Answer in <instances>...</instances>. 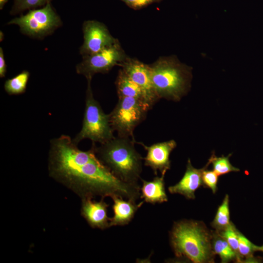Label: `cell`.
Segmentation results:
<instances>
[{"instance_id": "10", "label": "cell", "mask_w": 263, "mask_h": 263, "mask_svg": "<svg viewBox=\"0 0 263 263\" xmlns=\"http://www.w3.org/2000/svg\"><path fill=\"white\" fill-rule=\"evenodd\" d=\"M120 67L141 88L151 108L160 99L152 84L149 65L129 56Z\"/></svg>"}, {"instance_id": "11", "label": "cell", "mask_w": 263, "mask_h": 263, "mask_svg": "<svg viewBox=\"0 0 263 263\" xmlns=\"http://www.w3.org/2000/svg\"><path fill=\"white\" fill-rule=\"evenodd\" d=\"M136 143L141 145L147 152L146 156L143 158L145 166L150 168L155 175L158 171L161 175H165L167 170L170 169L169 156L177 146L176 142L170 140L150 146H147L142 142Z\"/></svg>"}, {"instance_id": "21", "label": "cell", "mask_w": 263, "mask_h": 263, "mask_svg": "<svg viewBox=\"0 0 263 263\" xmlns=\"http://www.w3.org/2000/svg\"><path fill=\"white\" fill-rule=\"evenodd\" d=\"M231 154L227 156L222 155L221 157H216L213 154L208 161L212 165L213 170L218 176L225 175L230 172L239 171L240 169L233 166L229 162V158Z\"/></svg>"}, {"instance_id": "14", "label": "cell", "mask_w": 263, "mask_h": 263, "mask_svg": "<svg viewBox=\"0 0 263 263\" xmlns=\"http://www.w3.org/2000/svg\"><path fill=\"white\" fill-rule=\"evenodd\" d=\"M112 198L113 201L112 208L113 215L110 218V227L128 225L144 202L143 201L137 204L136 201L125 200L118 196H114Z\"/></svg>"}, {"instance_id": "17", "label": "cell", "mask_w": 263, "mask_h": 263, "mask_svg": "<svg viewBox=\"0 0 263 263\" xmlns=\"http://www.w3.org/2000/svg\"><path fill=\"white\" fill-rule=\"evenodd\" d=\"M212 247L214 254L219 255L223 263L237 260L235 251L226 240L216 231H212Z\"/></svg>"}, {"instance_id": "7", "label": "cell", "mask_w": 263, "mask_h": 263, "mask_svg": "<svg viewBox=\"0 0 263 263\" xmlns=\"http://www.w3.org/2000/svg\"><path fill=\"white\" fill-rule=\"evenodd\" d=\"M7 24H15L20 32L30 38L42 39L52 34L62 25L60 17L50 3L43 7L29 10L9 21Z\"/></svg>"}, {"instance_id": "3", "label": "cell", "mask_w": 263, "mask_h": 263, "mask_svg": "<svg viewBox=\"0 0 263 263\" xmlns=\"http://www.w3.org/2000/svg\"><path fill=\"white\" fill-rule=\"evenodd\" d=\"M135 143V140L117 136L98 147L93 144L98 157L116 177L126 183L140 186L138 181L143 158L136 150Z\"/></svg>"}, {"instance_id": "20", "label": "cell", "mask_w": 263, "mask_h": 263, "mask_svg": "<svg viewBox=\"0 0 263 263\" xmlns=\"http://www.w3.org/2000/svg\"><path fill=\"white\" fill-rule=\"evenodd\" d=\"M239 253L243 261L245 263L257 262L258 260L254 256L256 251V245L251 243L240 231L238 232Z\"/></svg>"}, {"instance_id": "8", "label": "cell", "mask_w": 263, "mask_h": 263, "mask_svg": "<svg viewBox=\"0 0 263 263\" xmlns=\"http://www.w3.org/2000/svg\"><path fill=\"white\" fill-rule=\"evenodd\" d=\"M128 57L117 40L95 54L83 56L81 61L75 67L76 72L84 75L87 80H92L96 74H106L113 67L120 66Z\"/></svg>"}, {"instance_id": "16", "label": "cell", "mask_w": 263, "mask_h": 263, "mask_svg": "<svg viewBox=\"0 0 263 263\" xmlns=\"http://www.w3.org/2000/svg\"><path fill=\"white\" fill-rule=\"evenodd\" d=\"M115 84L118 97H135L149 105L141 88L121 69L118 71Z\"/></svg>"}, {"instance_id": "24", "label": "cell", "mask_w": 263, "mask_h": 263, "mask_svg": "<svg viewBox=\"0 0 263 263\" xmlns=\"http://www.w3.org/2000/svg\"><path fill=\"white\" fill-rule=\"evenodd\" d=\"M209 164L210 163L208 161L202 172L203 186L210 188L215 193L217 190L219 176L213 170L207 169Z\"/></svg>"}, {"instance_id": "23", "label": "cell", "mask_w": 263, "mask_h": 263, "mask_svg": "<svg viewBox=\"0 0 263 263\" xmlns=\"http://www.w3.org/2000/svg\"><path fill=\"white\" fill-rule=\"evenodd\" d=\"M52 0H14L10 13L15 15L26 10H32L44 6L50 3Z\"/></svg>"}, {"instance_id": "27", "label": "cell", "mask_w": 263, "mask_h": 263, "mask_svg": "<svg viewBox=\"0 0 263 263\" xmlns=\"http://www.w3.org/2000/svg\"><path fill=\"white\" fill-rule=\"evenodd\" d=\"M8 0H0V9L2 10Z\"/></svg>"}, {"instance_id": "29", "label": "cell", "mask_w": 263, "mask_h": 263, "mask_svg": "<svg viewBox=\"0 0 263 263\" xmlns=\"http://www.w3.org/2000/svg\"><path fill=\"white\" fill-rule=\"evenodd\" d=\"M0 41H1L2 40H3V33L0 31Z\"/></svg>"}, {"instance_id": "1", "label": "cell", "mask_w": 263, "mask_h": 263, "mask_svg": "<svg viewBox=\"0 0 263 263\" xmlns=\"http://www.w3.org/2000/svg\"><path fill=\"white\" fill-rule=\"evenodd\" d=\"M48 171L50 176L81 199L118 196L136 201L140 197V186L116 177L98 157L94 144L90 150L83 151L68 135L50 141Z\"/></svg>"}, {"instance_id": "25", "label": "cell", "mask_w": 263, "mask_h": 263, "mask_svg": "<svg viewBox=\"0 0 263 263\" xmlns=\"http://www.w3.org/2000/svg\"><path fill=\"white\" fill-rule=\"evenodd\" d=\"M134 10H139L153 2L154 0H119Z\"/></svg>"}, {"instance_id": "26", "label": "cell", "mask_w": 263, "mask_h": 263, "mask_svg": "<svg viewBox=\"0 0 263 263\" xmlns=\"http://www.w3.org/2000/svg\"><path fill=\"white\" fill-rule=\"evenodd\" d=\"M7 72V65L4 58L3 49L0 48V77H4Z\"/></svg>"}, {"instance_id": "4", "label": "cell", "mask_w": 263, "mask_h": 263, "mask_svg": "<svg viewBox=\"0 0 263 263\" xmlns=\"http://www.w3.org/2000/svg\"><path fill=\"white\" fill-rule=\"evenodd\" d=\"M149 66L152 84L159 99L178 101L188 92L191 68L176 56L159 57Z\"/></svg>"}, {"instance_id": "9", "label": "cell", "mask_w": 263, "mask_h": 263, "mask_svg": "<svg viewBox=\"0 0 263 263\" xmlns=\"http://www.w3.org/2000/svg\"><path fill=\"white\" fill-rule=\"evenodd\" d=\"M83 43L79 48L83 56L95 54L109 47L117 40L102 22L95 20L85 21L82 25Z\"/></svg>"}, {"instance_id": "15", "label": "cell", "mask_w": 263, "mask_h": 263, "mask_svg": "<svg viewBox=\"0 0 263 263\" xmlns=\"http://www.w3.org/2000/svg\"><path fill=\"white\" fill-rule=\"evenodd\" d=\"M165 175L156 176L151 181L141 179L142 186L140 188V198L148 203L154 205L168 201L164 181Z\"/></svg>"}, {"instance_id": "19", "label": "cell", "mask_w": 263, "mask_h": 263, "mask_svg": "<svg viewBox=\"0 0 263 263\" xmlns=\"http://www.w3.org/2000/svg\"><path fill=\"white\" fill-rule=\"evenodd\" d=\"M229 196L225 195L222 204L219 206L215 218L211 223L212 226L217 231L226 227L231 222L230 221Z\"/></svg>"}, {"instance_id": "12", "label": "cell", "mask_w": 263, "mask_h": 263, "mask_svg": "<svg viewBox=\"0 0 263 263\" xmlns=\"http://www.w3.org/2000/svg\"><path fill=\"white\" fill-rule=\"evenodd\" d=\"M93 198L81 199L80 213L88 225L92 228L105 229L110 227V218L108 216L109 205L101 198L96 201Z\"/></svg>"}, {"instance_id": "18", "label": "cell", "mask_w": 263, "mask_h": 263, "mask_svg": "<svg viewBox=\"0 0 263 263\" xmlns=\"http://www.w3.org/2000/svg\"><path fill=\"white\" fill-rule=\"evenodd\" d=\"M30 73L24 70L11 78L7 79L4 84L5 92L9 95H17L25 92Z\"/></svg>"}, {"instance_id": "30", "label": "cell", "mask_w": 263, "mask_h": 263, "mask_svg": "<svg viewBox=\"0 0 263 263\" xmlns=\"http://www.w3.org/2000/svg\"><path fill=\"white\" fill-rule=\"evenodd\" d=\"M161 0H154L155 2H159V1H160Z\"/></svg>"}, {"instance_id": "28", "label": "cell", "mask_w": 263, "mask_h": 263, "mask_svg": "<svg viewBox=\"0 0 263 263\" xmlns=\"http://www.w3.org/2000/svg\"><path fill=\"white\" fill-rule=\"evenodd\" d=\"M256 251H261L263 252V245L261 246L256 245Z\"/></svg>"}, {"instance_id": "2", "label": "cell", "mask_w": 263, "mask_h": 263, "mask_svg": "<svg viewBox=\"0 0 263 263\" xmlns=\"http://www.w3.org/2000/svg\"><path fill=\"white\" fill-rule=\"evenodd\" d=\"M212 231L201 222L183 220L174 223L169 232L170 246L175 255L194 263L214 262Z\"/></svg>"}, {"instance_id": "5", "label": "cell", "mask_w": 263, "mask_h": 263, "mask_svg": "<svg viewBox=\"0 0 263 263\" xmlns=\"http://www.w3.org/2000/svg\"><path fill=\"white\" fill-rule=\"evenodd\" d=\"M91 79L87 80L85 107L81 130L73 139L77 144L85 139H89L93 143L104 144L114 137L113 130L110 122L109 114L103 111L98 102L93 95Z\"/></svg>"}, {"instance_id": "22", "label": "cell", "mask_w": 263, "mask_h": 263, "mask_svg": "<svg viewBox=\"0 0 263 263\" xmlns=\"http://www.w3.org/2000/svg\"><path fill=\"white\" fill-rule=\"evenodd\" d=\"M216 231V230H215ZM228 243L229 245L235 251L237 256V262L242 263L241 258L239 253V230L236 228L234 225L231 222L230 224L223 230L217 231Z\"/></svg>"}, {"instance_id": "13", "label": "cell", "mask_w": 263, "mask_h": 263, "mask_svg": "<svg viewBox=\"0 0 263 263\" xmlns=\"http://www.w3.org/2000/svg\"><path fill=\"white\" fill-rule=\"evenodd\" d=\"M205 168V166L200 169L194 168L188 159L182 179L175 185L168 188L169 193L181 194L188 199H194L195 191L203 186L202 176Z\"/></svg>"}, {"instance_id": "6", "label": "cell", "mask_w": 263, "mask_h": 263, "mask_svg": "<svg viewBox=\"0 0 263 263\" xmlns=\"http://www.w3.org/2000/svg\"><path fill=\"white\" fill-rule=\"evenodd\" d=\"M150 106L144 101L132 97H119L109 114L111 126L117 136L135 139V128L146 117Z\"/></svg>"}]
</instances>
